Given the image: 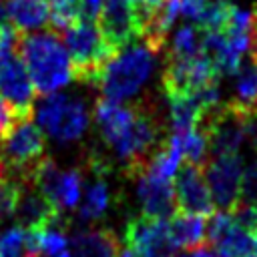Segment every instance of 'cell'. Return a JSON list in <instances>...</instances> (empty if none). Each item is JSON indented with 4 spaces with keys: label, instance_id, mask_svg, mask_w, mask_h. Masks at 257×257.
Wrapping results in <instances>:
<instances>
[{
    "label": "cell",
    "instance_id": "obj_1",
    "mask_svg": "<svg viewBox=\"0 0 257 257\" xmlns=\"http://www.w3.org/2000/svg\"><path fill=\"white\" fill-rule=\"evenodd\" d=\"M16 52L20 54L36 92L50 94L72 80L68 50L54 30L20 36Z\"/></svg>",
    "mask_w": 257,
    "mask_h": 257
},
{
    "label": "cell",
    "instance_id": "obj_2",
    "mask_svg": "<svg viewBox=\"0 0 257 257\" xmlns=\"http://www.w3.org/2000/svg\"><path fill=\"white\" fill-rule=\"evenodd\" d=\"M165 124L161 118L159 104L149 96L133 104V120L120 135V139L112 145L114 155L122 163L124 175L128 179L139 177L153 155L165 141Z\"/></svg>",
    "mask_w": 257,
    "mask_h": 257
},
{
    "label": "cell",
    "instance_id": "obj_3",
    "mask_svg": "<svg viewBox=\"0 0 257 257\" xmlns=\"http://www.w3.org/2000/svg\"><path fill=\"white\" fill-rule=\"evenodd\" d=\"M157 52H153L143 40H135L120 48L104 66L98 88L108 100H124L139 92V88L151 76Z\"/></svg>",
    "mask_w": 257,
    "mask_h": 257
},
{
    "label": "cell",
    "instance_id": "obj_4",
    "mask_svg": "<svg viewBox=\"0 0 257 257\" xmlns=\"http://www.w3.org/2000/svg\"><path fill=\"white\" fill-rule=\"evenodd\" d=\"M62 34L72 64V78L88 86H98L102 70L116 50L104 40L100 28L90 20H78L70 28L62 30Z\"/></svg>",
    "mask_w": 257,
    "mask_h": 257
},
{
    "label": "cell",
    "instance_id": "obj_5",
    "mask_svg": "<svg viewBox=\"0 0 257 257\" xmlns=\"http://www.w3.org/2000/svg\"><path fill=\"white\" fill-rule=\"evenodd\" d=\"M34 112L38 126L60 145L78 141L90 122L86 104L80 98L62 92L44 94L34 104Z\"/></svg>",
    "mask_w": 257,
    "mask_h": 257
},
{
    "label": "cell",
    "instance_id": "obj_6",
    "mask_svg": "<svg viewBox=\"0 0 257 257\" xmlns=\"http://www.w3.org/2000/svg\"><path fill=\"white\" fill-rule=\"evenodd\" d=\"M2 161L4 167L10 169L12 177L20 183H26L36 169V165L46 157V141L38 124L30 120V116L16 118L8 133L2 137Z\"/></svg>",
    "mask_w": 257,
    "mask_h": 257
},
{
    "label": "cell",
    "instance_id": "obj_7",
    "mask_svg": "<svg viewBox=\"0 0 257 257\" xmlns=\"http://www.w3.org/2000/svg\"><path fill=\"white\" fill-rule=\"evenodd\" d=\"M219 72L213 60L201 52L189 58L167 56V66L163 72V88L169 94H193L207 84L219 82Z\"/></svg>",
    "mask_w": 257,
    "mask_h": 257
},
{
    "label": "cell",
    "instance_id": "obj_8",
    "mask_svg": "<svg viewBox=\"0 0 257 257\" xmlns=\"http://www.w3.org/2000/svg\"><path fill=\"white\" fill-rule=\"evenodd\" d=\"M34 92L36 88L22 58H18L16 48L0 46V96L18 116H32Z\"/></svg>",
    "mask_w": 257,
    "mask_h": 257
},
{
    "label": "cell",
    "instance_id": "obj_9",
    "mask_svg": "<svg viewBox=\"0 0 257 257\" xmlns=\"http://www.w3.org/2000/svg\"><path fill=\"white\" fill-rule=\"evenodd\" d=\"M124 245L131 247L135 257H171L175 241L169 231V219L135 217L124 227Z\"/></svg>",
    "mask_w": 257,
    "mask_h": 257
},
{
    "label": "cell",
    "instance_id": "obj_10",
    "mask_svg": "<svg viewBox=\"0 0 257 257\" xmlns=\"http://www.w3.org/2000/svg\"><path fill=\"white\" fill-rule=\"evenodd\" d=\"M203 169H205V179L211 191L213 205H219L223 211H229L239 201L243 159L239 155L211 157Z\"/></svg>",
    "mask_w": 257,
    "mask_h": 257
},
{
    "label": "cell",
    "instance_id": "obj_11",
    "mask_svg": "<svg viewBox=\"0 0 257 257\" xmlns=\"http://www.w3.org/2000/svg\"><path fill=\"white\" fill-rule=\"evenodd\" d=\"M98 28L116 52L139 40V20L128 0H102Z\"/></svg>",
    "mask_w": 257,
    "mask_h": 257
},
{
    "label": "cell",
    "instance_id": "obj_12",
    "mask_svg": "<svg viewBox=\"0 0 257 257\" xmlns=\"http://www.w3.org/2000/svg\"><path fill=\"white\" fill-rule=\"evenodd\" d=\"M175 199H177V207L183 209L185 213H193V215H213V199H211V191L205 179V173H201V167L185 163L177 173H175Z\"/></svg>",
    "mask_w": 257,
    "mask_h": 257
},
{
    "label": "cell",
    "instance_id": "obj_13",
    "mask_svg": "<svg viewBox=\"0 0 257 257\" xmlns=\"http://www.w3.org/2000/svg\"><path fill=\"white\" fill-rule=\"evenodd\" d=\"M137 195L143 207V215L151 219H171L177 209L175 189L171 179H163L151 171H143L139 175Z\"/></svg>",
    "mask_w": 257,
    "mask_h": 257
},
{
    "label": "cell",
    "instance_id": "obj_14",
    "mask_svg": "<svg viewBox=\"0 0 257 257\" xmlns=\"http://www.w3.org/2000/svg\"><path fill=\"white\" fill-rule=\"evenodd\" d=\"M14 217L18 221V227L22 229H40V227L64 223L60 211L30 183H22Z\"/></svg>",
    "mask_w": 257,
    "mask_h": 257
},
{
    "label": "cell",
    "instance_id": "obj_15",
    "mask_svg": "<svg viewBox=\"0 0 257 257\" xmlns=\"http://www.w3.org/2000/svg\"><path fill=\"white\" fill-rule=\"evenodd\" d=\"M70 247L74 257H118L122 243L110 229H80L72 233Z\"/></svg>",
    "mask_w": 257,
    "mask_h": 257
},
{
    "label": "cell",
    "instance_id": "obj_16",
    "mask_svg": "<svg viewBox=\"0 0 257 257\" xmlns=\"http://www.w3.org/2000/svg\"><path fill=\"white\" fill-rule=\"evenodd\" d=\"M10 22L16 30H36L48 22L46 0H6Z\"/></svg>",
    "mask_w": 257,
    "mask_h": 257
},
{
    "label": "cell",
    "instance_id": "obj_17",
    "mask_svg": "<svg viewBox=\"0 0 257 257\" xmlns=\"http://www.w3.org/2000/svg\"><path fill=\"white\" fill-rule=\"evenodd\" d=\"M169 106L171 128L177 135H185L187 131L195 128L203 110L195 94H169Z\"/></svg>",
    "mask_w": 257,
    "mask_h": 257
},
{
    "label": "cell",
    "instance_id": "obj_18",
    "mask_svg": "<svg viewBox=\"0 0 257 257\" xmlns=\"http://www.w3.org/2000/svg\"><path fill=\"white\" fill-rule=\"evenodd\" d=\"M169 231L177 247H195L205 243V221L201 215L181 213L169 219Z\"/></svg>",
    "mask_w": 257,
    "mask_h": 257
},
{
    "label": "cell",
    "instance_id": "obj_19",
    "mask_svg": "<svg viewBox=\"0 0 257 257\" xmlns=\"http://www.w3.org/2000/svg\"><path fill=\"white\" fill-rule=\"evenodd\" d=\"M96 179L86 185L84 197L78 205V219L80 221H94L106 213L110 207V189L104 181V175H94Z\"/></svg>",
    "mask_w": 257,
    "mask_h": 257
},
{
    "label": "cell",
    "instance_id": "obj_20",
    "mask_svg": "<svg viewBox=\"0 0 257 257\" xmlns=\"http://www.w3.org/2000/svg\"><path fill=\"white\" fill-rule=\"evenodd\" d=\"M235 74V102L239 104H257V58L249 56L241 60Z\"/></svg>",
    "mask_w": 257,
    "mask_h": 257
},
{
    "label": "cell",
    "instance_id": "obj_21",
    "mask_svg": "<svg viewBox=\"0 0 257 257\" xmlns=\"http://www.w3.org/2000/svg\"><path fill=\"white\" fill-rule=\"evenodd\" d=\"M84 175L80 169H68L60 173L54 197H52V205L60 211V209H74L80 201L82 195V181Z\"/></svg>",
    "mask_w": 257,
    "mask_h": 257
},
{
    "label": "cell",
    "instance_id": "obj_22",
    "mask_svg": "<svg viewBox=\"0 0 257 257\" xmlns=\"http://www.w3.org/2000/svg\"><path fill=\"white\" fill-rule=\"evenodd\" d=\"M203 52V30L193 24H183L171 38L169 56L189 58Z\"/></svg>",
    "mask_w": 257,
    "mask_h": 257
},
{
    "label": "cell",
    "instance_id": "obj_23",
    "mask_svg": "<svg viewBox=\"0 0 257 257\" xmlns=\"http://www.w3.org/2000/svg\"><path fill=\"white\" fill-rule=\"evenodd\" d=\"M82 0H50L48 20L54 32H62L80 20Z\"/></svg>",
    "mask_w": 257,
    "mask_h": 257
},
{
    "label": "cell",
    "instance_id": "obj_24",
    "mask_svg": "<svg viewBox=\"0 0 257 257\" xmlns=\"http://www.w3.org/2000/svg\"><path fill=\"white\" fill-rule=\"evenodd\" d=\"M181 151L187 163L197 165L201 169L209 161V143H207V137L199 128H191L185 135H181Z\"/></svg>",
    "mask_w": 257,
    "mask_h": 257
},
{
    "label": "cell",
    "instance_id": "obj_25",
    "mask_svg": "<svg viewBox=\"0 0 257 257\" xmlns=\"http://www.w3.org/2000/svg\"><path fill=\"white\" fill-rule=\"evenodd\" d=\"M20 191H22V183L18 179L14 177L0 179V221L14 215L18 199H20Z\"/></svg>",
    "mask_w": 257,
    "mask_h": 257
},
{
    "label": "cell",
    "instance_id": "obj_26",
    "mask_svg": "<svg viewBox=\"0 0 257 257\" xmlns=\"http://www.w3.org/2000/svg\"><path fill=\"white\" fill-rule=\"evenodd\" d=\"M229 215L233 219V223L249 233V235H255L257 237V203H243V201H237L231 209H229Z\"/></svg>",
    "mask_w": 257,
    "mask_h": 257
},
{
    "label": "cell",
    "instance_id": "obj_27",
    "mask_svg": "<svg viewBox=\"0 0 257 257\" xmlns=\"http://www.w3.org/2000/svg\"><path fill=\"white\" fill-rule=\"evenodd\" d=\"M233 227H235V223H233L229 211H221V213L211 215V221H209L207 231H205L207 233V239H209V245L215 247L217 243H221Z\"/></svg>",
    "mask_w": 257,
    "mask_h": 257
},
{
    "label": "cell",
    "instance_id": "obj_28",
    "mask_svg": "<svg viewBox=\"0 0 257 257\" xmlns=\"http://www.w3.org/2000/svg\"><path fill=\"white\" fill-rule=\"evenodd\" d=\"M0 257H26L24 251V229L14 227L0 239Z\"/></svg>",
    "mask_w": 257,
    "mask_h": 257
},
{
    "label": "cell",
    "instance_id": "obj_29",
    "mask_svg": "<svg viewBox=\"0 0 257 257\" xmlns=\"http://www.w3.org/2000/svg\"><path fill=\"white\" fill-rule=\"evenodd\" d=\"M243 145L257 153V104H241Z\"/></svg>",
    "mask_w": 257,
    "mask_h": 257
},
{
    "label": "cell",
    "instance_id": "obj_30",
    "mask_svg": "<svg viewBox=\"0 0 257 257\" xmlns=\"http://www.w3.org/2000/svg\"><path fill=\"white\" fill-rule=\"evenodd\" d=\"M239 201L257 203V159L243 169L241 185H239Z\"/></svg>",
    "mask_w": 257,
    "mask_h": 257
},
{
    "label": "cell",
    "instance_id": "obj_31",
    "mask_svg": "<svg viewBox=\"0 0 257 257\" xmlns=\"http://www.w3.org/2000/svg\"><path fill=\"white\" fill-rule=\"evenodd\" d=\"M135 14H137V20H139V38H141V28L143 24L149 20V16L163 4V0H128Z\"/></svg>",
    "mask_w": 257,
    "mask_h": 257
},
{
    "label": "cell",
    "instance_id": "obj_32",
    "mask_svg": "<svg viewBox=\"0 0 257 257\" xmlns=\"http://www.w3.org/2000/svg\"><path fill=\"white\" fill-rule=\"evenodd\" d=\"M16 118H22V116H18L16 110L0 96V137H4L8 133V128L14 124Z\"/></svg>",
    "mask_w": 257,
    "mask_h": 257
},
{
    "label": "cell",
    "instance_id": "obj_33",
    "mask_svg": "<svg viewBox=\"0 0 257 257\" xmlns=\"http://www.w3.org/2000/svg\"><path fill=\"white\" fill-rule=\"evenodd\" d=\"M102 8V0H82V10H80V20H98Z\"/></svg>",
    "mask_w": 257,
    "mask_h": 257
},
{
    "label": "cell",
    "instance_id": "obj_34",
    "mask_svg": "<svg viewBox=\"0 0 257 257\" xmlns=\"http://www.w3.org/2000/svg\"><path fill=\"white\" fill-rule=\"evenodd\" d=\"M171 257H217L215 249L211 245H195L193 249H187V251H181V253H173Z\"/></svg>",
    "mask_w": 257,
    "mask_h": 257
},
{
    "label": "cell",
    "instance_id": "obj_35",
    "mask_svg": "<svg viewBox=\"0 0 257 257\" xmlns=\"http://www.w3.org/2000/svg\"><path fill=\"white\" fill-rule=\"evenodd\" d=\"M12 24L10 22V16H8V6H6V0H0V28Z\"/></svg>",
    "mask_w": 257,
    "mask_h": 257
},
{
    "label": "cell",
    "instance_id": "obj_36",
    "mask_svg": "<svg viewBox=\"0 0 257 257\" xmlns=\"http://www.w3.org/2000/svg\"><path fill=\"white\" fill-rule=\"evenodd\" d=\"M241 257H257V239H255V243H253V247L245 253V255H241Z\"/></svg>",
    "mask_w": 257,
    "mask_h": 257
},
{
    "label": "cell",
    "instance_id": "obj_37",
    "mask_svg": "<svg viewBox=\"0 0 257 257\" xmlns=\"http://www.w3.org/2000/svg\"><path fill=\"white\" fill-rule=\"evenodd\" d=\"M4 169H6V167H4V161H2V155H0V179L4 177Z\"/></svg>",
    "mask_w": 257,
    "mask_h": 257
},
{
    "label": "cell",
    "instance_id": "obj_38",
    "mask_svg": "<svg viewBox=\"0 0 257 257\" xmlns=\"http://www.w3.org/2000/svg\"><path fill=\"white\" fill-rule=\"evenodd\" d=\"M54 257H70L66 251H62V253H58V255H54Z\"/></svg>",
    "mask_w": 257,
    "mask_h": 257
}]
</instances>
